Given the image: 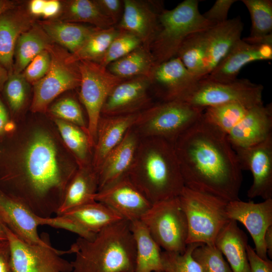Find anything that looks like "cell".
<instances>
[{
    "label": "cell",
    "mask_w": 272,
    "mask_h": 272,
    "mask_svg": "<svg viewBox=\"0 0 272 272\" xmlns=\"http://www.w3.org/2000/svg\"><path fill=\"white\" fill-rule=\"evenodd\" d=\"M174 146L185 186L227 202L240 199L242 170L226 133L201 116Z\"/></svg>",
    "instance_id": "cell-1"
},
{
    "label": "cell",
    "mask_w": 272,
    "mask_h": 272,
    "mask_svg": "<svg viewBox=\"0 0 272 272\" xmlns=\"http://www.w3.org/2000/svg\"><path fill=\"white\" fill-rule=\"evenodd\" d=\"M58 156L49 134L37 131L25 149L23 165L0 177V180L11 188L8 194L41 217L57 214L67 185L78 168H63Z\"/></svg>",
    "instance_id": "cell-2"
},
{
    "label": "cell",
    "mask_w": 272,
    "mask_h": 272,
    "mask_svg": "<svg viewBox=\"0 0 272 272\" xmlns=\"http://www.w3.org/2000/svg\"><path fill=\"white\" fill-rule=\"evenodd\" d=\"M127 175L152 205L178 197L185 186L174 143L161 138L141 139Z\"/></svg>",
    "instance_id": "cell-3"
},
{
    "label": "cell",
    "mask_w": 272,
    "mask_h": 272,
    "mask_svg": "<svg viewBox=\"0 0 272 272\" xmlns=\"http://www.w3.org/2000/svg\"><path fill=\"white\" fill-rule=\"evenodd\" d=\"M66 253L75 255L72 272H134L136 248L130 222L119 221L91 239L79 237Z\"/></svg>",
    "instance_id": "cell-4"
},
{
    "label": "cell",
    "mask_w": 272,
    "mask_h": 272,
    "mask_svg": "<svg viewBox=\"0 0 272 272\" xmlns=\"http://www.w3.org/2000/svg\"><path fill=\"white\" fill-rule=\"evenodd\" d=\"M199 2L185 0L173 9L162 10L159 12L158 30L150 45L155 67L176 56L181 44L189 35L206 31L214 25L200 13Z\"/></svg>",
    "instance_id": "cell-5"
},
{
    "label": "cell",
    "mask_w": 272,
    "mask_h": 272,
    "mask_svg": "<svg viewBox=\"0 0 272 272\" xmlns=\"http://www.w3.org/2000/svg\"><path fill=\"white\" fill-rule=\"evenodd\" d=\"M178 197L187 222V244L215 245L219 234L230 221L226 212L228 202L186 186Z\"/></svg>",
    "instance_id": "cell-6"
},
{
    "label": "cell",
    "mask_w": 272,
    "mask_h": 272,
    "mask_svg": "<svg viewBox=\"0 0 272 272\" xmlns=\"http://www.w3.org/2000/svg\"><path fill=\"white\" fill-rule=\"evenodd\" d=\"M204 109L179 100L161 102L141 112L132 128L141 139L158 138L174 143L201 118Z\"/></svg>",
    "instance_id": "cell-7"
},
{
    "label": "cell",
    "mask_w": 272,
    "mask_h": 272,
    "mask_svg": "<svg viewBox=\"0 0 272 272\" xmlns=\"http://www.w3.org/2000/svg\"><path fill=\"white\" fill-rule=\"evenodd\" d=\"M140 220L164 251L182 253L185 250L188 226L178 197L153 204Z\"/></svg>",
    "instance_id": "cell-8"
},
{
    "label": "cell",
    "mask_w": 272,
    "mask_h": 272,
    "mask_svg": "<svg viewBox=\"0 0 272 272\" xmlns=\"http://www.w3.org/2000/svg\"><path fill=\"white\" fill-rule=\"evenodd\" d=\"M51 61L46 75L33 85L31 110L44 112L60 94L80 86L81 76L77 62L70 60L71 53L53 43L48 48Z\"/></svg>",
    "instance_id": "cell-9"
},
{
    "label": "cell",
    "mask_w": 272,
    "mask_h": 272,
    "mask_svg": "<svg viewBox=\"0 0 272 272\" xmlns=\"http://www.w3.org/2000/svg\"><path fill=\"white\" fill-rule=\"evenodd\" d=\"M77 63L81 76L79 98L87 113L88 134L93 149L104 103L112 90L124 80L97 62L82 60Z\"/></svg>",
    "instance_id": "cell-10"
},
{
    "label": "cell",
    "mask_w": 272,
    "mask_h": 272,
    "mask_svg": "<svg viewBox=\"0 0 272 272\" xmlns=\"http://www.w3.org/2000/svg\"><path fill=\"white\" fill-rule=\"evenodd\" d=\"M263 90L262 85L247 79L219 83L202 78L181 101L203 109L231 102L254 106L263 103Z\"/></svg>",
    "instance_id": "cell-11"
},
{
    "label": "cell",
    "mask_w": 272,
    "mask_h": 272,
    "mask_svg": "<svg viewBox=\"0 0 272 272\" xmlns=\"http://www.w3.org/2000/svg\"><path fill=\"white\" fill-rule=\"evenodd\" d=\"M9 243L12 272H72L71 262L61 257L66 251L46 244H29L4 225Z\"/></svg>",
    "instance_id": "cell-12"
},
{
    "label": "cell",
    "mask_w": 272,
    "mask_h": 272,
    "mask_svg": "<svg viewBox=\"0 0 272 272\" xmlns=\"http://www.w3.org/2000/svg\"><path fill=\"white\" fill-rule=\"evenodd\" d=\"M234 150L241 169L249 170L252 175L248 197L272 198V135L255 146Z\"/></svg>",
    "instance_id": "cell-13"
},
{
    "label": "cell",
    "mask_w": 272,
    "mask_h": 272,
    "mask_svg": "<svg viewBox=\"0 0 272 272\" xmlns=\"http://www.w3.org/2000/svg\"><path fill=\"white\" fill-rule=\"evenodd\" d=\"M94 199L107 205L129 222L141 220L152 205L127 175L98 190Z\"/></svg>",
    "instance_id": "cell-14"
},
{
    "label": "cell",
    "mask_w": 272,
    "mask_h": 272,
    "mask_svg": "<svg viewBox=\"0 0 272 272\" xmlns=\"http://www.w3.org/2000/svg\"><path fill=\"white\" fill-rule=\"evenodd\" d=\"M151 79L141 76L124 80L110 92L102 107L101 116L125 115L140 113L152 106L148 89Z\"/></svg>",
    "instance_id": "cell-15"
},
{
    "label": "cell",
    "mask_w": 272,
    "mask_h": 272,
    "mask_svg": "<svg viewBox=\"0 0 272 272\" xmlns=\"http://www.w3.org/2000/svg\"><path fill=\"white\" fill-rule=\"evenodd\" d=\"M227 215L230 220L242 223L250 234L256 253L268 259L263 238L267 229L272 226V198L259 203L240 199L228 202Z\"/></svg>",
    "instance_id": "cell-16"
},
{
    "label": "cell",
    "mask_w": 272,
    "mask_h": 272,
    "mask_svg": "<svg viewBox=\"0 0 272 272\" xmlns=\"http://www.w3.org/2000/svg\"><path fill=\"white\" fill-rule=\"evenodd\" d=\"M42 218L0 189V219L20 239L29 244L48 243L38 232V227L42 226Z\"/></svg>",
    "instance_id": "cell-17"
},
{
    "label": "cell",
    "mask_w": 272,
    "mask_h": 272,
    "mask_svg": "<svg viewBox=\"0 0 272 272\" xmlns=\"http://www.w3.org/2000/svg\"><path fill=\"white\" fill-rule=\"evenodd\" d=\"M198 81L177 56L157 65L151 77L152 85L162 102L182 100Z\"/></svg>",
    "instance_id": "cell-18"
},
{
    "label": "cell",
    "mask_w": 272,
    "mask_h": 272,
    "mask_svg": "<svg viewBox=\"0 0 272 272\" xmlns=\"http://www.w3.org/2000/svg\"><path fill=\"white\" fill-rule=\"evenodd\" d=\"M272 59V42L251 44L242 38L206 78L219 83H230L237 79L241 69L247 64Z\"/></svg>",
    "instance_id": "cell-19"
},
{
    "label": "cell",
    "mask_w": 272,
    "mask_h": 272,
    "mask_svg": "<svg viewBox=\"0 0 272 272\" xmlns=\"http://www.w3.org/2000/svg\"><path fill=\"white\" fill-rule=\"evenodd\" d=\"M272 135V104L251 107L227 134L233 149L257 145Z\"/></svg>",
    "instance_id": "cell-20"
},
{
    "label": "cell",
    "mask_w": 272,
    "mask_h": 272,
    "mask_svg": "<svg viewBox=\"0 0 272 272\" xmlns=\"http://www.w3.org/2000/svg\"><path fill=\"white\" fill-rule=\"evenodd\" d=\"M140 140L141 138L132 127L122 141L107 155L97 171L98 190L127 175L134 161Z\"/></svg>",
    "instance_id": "cell-21"
},
{
    "label": "cell",
    "mask_w": 272,
    "mask_h": 272,
    "mask_svg": "<svg viewBox=\"0 0 272 272\" xmlns=\"http://www.w3.org/2000/svg\"><path fill=\"white\" fill-rule=\"evenodd\" d=\"M243 29V23L241 18L237 16L214 25L205 31L207 51L205 77L241 39Z\"/></svg>",
    "instance_id": "cell-22"
},
{
    "label": "cell",
    "mask_w": 272,
    "mask_h": 272,
    "mask_svg": "<svg viewBox=\"0 0 272 272\" xmlns=\"http://www.w3.org/2000/svg\"><path fill=\"white\" fill-rule=\"evenodd\" d=\"M34 18L23 6H16L0 16V62L9 74L13 72L17 40L35 23Z\"/></svg>",
    "instance_id": "cell-23"
},
{
    "label": "cell",
    "mask_w": 272,
    "mask_h": 272,
    "mask_svg": "<svg viewBox=\"0 0 272 272\" xmlns=\"http://www.w3.org/2000/svg\"><path fill=\"white\" fill-rule=\"evenodd\" d=\"M123 12L116 27L140 39L150 48L158 30V14L147 3L137 0L123 1Z\"/></svg>",
    "instance_id": "cell-24"
},
{
    "label": "cell",
    "mask_w": 272,
    "mask_h": 272,
    "mask_svg": "<svg viewBox=\"0 0 272 272\" xmlns=\"http://www.w3.org/2000/svg\"><path fill=\"white\" fill-rule=\"evenodd\" d=\"M141 112L125 115L101 116L92 159V165L97 171L107 155L133 127Z\"/></svg>",
    "instance_id": "cell-25"
},
{
    "label": "cell",
    "mask_w": 272,
    "mask_h": 272,
    "mask_svg": "<svg viewBox=\"0 0 272 272\" xmlns=\"http://www.w3.org/2000/svg\"><path fill=\"white\" fill-rule=\"evenodd\" d=\"M248 238L238 226L230 220L217 237L215 245L226 257L232 272H251L247 247Z\"/></svg>",
    "instance_id": "cell-26"
},
{
    "label": "cell",
    "mask_w": 272,
    "mask_h": 272,
    "mask_svg": "<svg viewBox=\"0 0 272 272\" xmlns=\"http://www.w3.org/2000/svg\"><path fill=\"white\" fill-rule=\"evenodd\" d=\"M98 172L92 164L78 167L65 188L62 200L56 215L95 200L98 190Z\"/></svg>",
    "instance_id": "cell-27"
},
{
    "label": "cell",
    "mask_w": 272,
    "mask_h": 272,
    "mask_svg": "<svg viewBox=\"0 0 272 272\" xmlns=\"http://www.w3.org/2000/svg\"><path fill=\"white\" fill-rule=\"evenodd\" d=\"M51 41L71 53L75 52L98 28L58 19L38 23Z\"/></svg>",
    "instance_id": "cell-28"
},
{
    "label": "cell",
    "mask_w": 272,
    "mask_h": 272,
    "mask_svg": "<svg viewBox=\"0 0 272 272\" xmlns=\"http://www.w3.org/2000/svg\"><path fill=\"white\" fill-rule=\"evenodd\" d=\"M62 214L92 234H96L109 225L124 219L112 208L96 200L77 207Z\"/></svg>",
    "instance_id": "cell-29"
},
{
    "label": "cell",
    "mask_w": 272,
    "mask_h": 272,
    "mask_svg": "<svg viewBox=\"0 0 272 272\" xmlns=\"http://www.w3.org/2000/svg\"><path fill=\"white\" fill-rule=\"evenodd\" d=\"M135 243L136 258L134 272L163 271L161 249L140 220L130 222Z\"/></svg>",
    "instance_id": "cell-30"
},
{
    "label": "cell",
    "mask_w": 272,
    "mask_h": 272,
    "mask_svg": "<svg viewBox=\"0 0 272 272\" xmlns=\"http://www.w3.org/2000/svg\"><path fill=\"white\" fill-rule=\"evenodd\" d=\"M53 43L40 25L35 23L23 32L17 40L14 52L15 61L13 72L22 73L36 55L47 50Z\"/></svg>",
    "instance_id": "cell-31"
},
{
    "label": "cell",
    "mask_w": 272,
    "mask_h": 272,
    "mask_svg": "<svg viewBox=\"0 0 272 272\" xmlns=\"http://www.w3.org/2000/svg\"><path fill=\"white\" fill-rule=\"evenodd\" d=\"M155 67L150 48L141 45L123 57L110 63L107 69L122 80L144 76L151 77Z\"/></svg>",
    "instance_id": "cell-32"
},
{
    "label": "cell",
    "mask_w": 272,
    "mask_h": 272,
    "mask_svg": "<svg viewBox=\"0 0 272 272\" xmlns=\"http://www.w3.org/2000/svg\"><path fill=\"white\" fill-rule=\"evenodd\" d=\"M61 4L59 20L76 23H89L100 29H107L114 25L102 12L95 1L69 0Z\"/></svg>",
    "instance_id": "cell-33"
},
{
    "label": "cell",
    "mask_w": 272,
    "mask_h": 272,
    "mask_svg": "<svg viewBox=\"0 0 272 272\" xmlns=\"http://www.w3.org/2000/svg\"><path fill=\"white\" fill-rule=\"evenodd\" d=\"M251 20L249 35L242 39L251 44L272 42V1L242 0Z\"/></svg>",
    "instance_id": "cell-34"
},
{
    "label": "cell",
    "mask_w": 272,
    "mask_h": 272,
    "mask_svg": "<svg viewBox=\"0 0 272 272\" xmlns=\"http://www.w3.org/2000/svg\"><path fill=\"white\" fill-rule=\"evenodd\" d=\"M66 146L74 155L78 167L92 164L93 149L88 133L79 126L54 118Z\"/></svg>",
    "instance_id": "cell-35"
},
{
    "label": "cell",
    "mask_w": 272,
    "mask_h": 272,
    "mask_svg": "<svg viewBox=\"0 0 272 272\" xmlns=\"http://www.w3.org/2000/svg\"><path fill=\"white\" fill-rule=\"evenodd\" d=\"M206 31L189 35L182 43L176 55L197 80L205 76Z\"/></svg>",
    "instance_id": "cell-36"
},
{
    "label": "cell",
    "mask_w": 272,
    "mask_h": 272,
    "mask_svg": "<svg viewBox=\"0 0 272 272\" xmlns=\"http://www.w3.org/2000/svg\"><path fill=\"white\" fill-rule=\"evenodd\" d=\"M120 32V30L114 26L97 28L75 52L71 53L70 60L73 62L82 60L98 62Z\"/></svg>",
    "instance_id": "cell-37"
},
{
    "label": "cell",
    "mask_w": 272,
    "mask_h": 272,
    "mask_svg": "<svg viewBox=\"0 0 272 272\" xmlns=\"http://www.w3.org/2000/svg\"><path fill=\"white\" fill-rule=\"evenodd\" d=\"M252 107L239 102L210 106L204 109L202 118L227 134Z\"/></svg>",
    "instance_id": "cell-38"
},
{
    "label": "cell",
    "mask_w": 272,
    "mask_h": 272,
    "mask_svg": "<svg viewBox=\"0 0 272 272\" xmlns=\"http://www.w3.org/2000/svg\"><path fill=\"white\" fill-rule=\"evenodd\" d=\"M201 243L187 245L182 253L162 251L163 271L165 272H202L199 264L192 256L193 249Z\"/></svg>",
    "instance_id": "cell-39"
},
{
    "label": "cell",
    "mask_w": 272,
    "mask_h": 272,
    "mask_svg": "<svg viewBox=\"0 0 272 272\" xmlns=\"http://www.w3.org/2000/svg\"><path fill=\"white\" fill-rule=\"evenodd\" d=\"M192 256L202 272H232L223 254L215 245L200 244L193 249Z\"/></svg>",
    "instance_id": "cell-40"
},
{
    "label": "cell",
    "mask_w": 272,
    "mask_h": 272,
    "mask_svg": "<svg viewBox=\"0 0 272 272\" xmlns=\"http://www.w3.org/2000/svg\"><path fill=\"white\" fill-rule=\"evenodd\" d=\"M142 45L141 41L136 36L120 30L97 63L107 67L110 63L123 57Z\"/></svg>",
    "instance_id": "cell-41"
},
{
    "label": "cell",
    "mask_w": 272,
    "mask_h": 272,
    "mask_svg": "<svg viewBox=\"0 0 272 272\" xmlns=\"http://www.w3.org/2000/svg\"><path fill=\"white\" fill-rule=\"evenodd\" d=\"M49 112L54 118L76 125L88 133L87 124L82 109L75 99L65 97L59 100L51 106Z\"/></svg>",
    "instance_id": "cell-42"
},
{
    "label": "cell",
    "mask_w": 272,
    "mask_h": 272,
    "mask_svg": "<svg viewBox=\"0 0 272 272\" xmlns=\"http://www.w3.org/2000/svg\"><path fill=\"white\" fill-rule=\"evenodd\" d=\"M28 82L22 74L13 72L5 83V92L13 111H19L24 106L27 96Z\"/></svg>",
    "instance_id": "cell-43"
},
{
    "label": "cell",
    "mask_w": 272,
    "mask_h": 272,
    "mask_svg": "<svg viewBox=\"0 0 272 272\" xmlns=\"http://www.w3.org/2000/svg\"><path fill=\"white\" fill-rule=\"evenodd\" d=\"M50 61V55L47 49L36 55L27 65L22 74L28 83L33 85L46 75L49 69Z\"/></svg>",
    "instance_id": "cell-44"
},
{
    "label": "cell",
    "mask_w": 272,
    "mask_h": 272,
    "mask_svg": "<svg viewBox=\"0 0 272 272\" xmlns=\"http://www.w3.org/2000/svg\"><path fill=\"white\" fill-rule=\"evenodd\" d=\"M43 226L64 229L79 235V237L91 239L96 234L89 233L80 227L77 223L66 216L61 214L52 217H43Z\"/></svg>",
    "instance_id": "cell-45"
},
{
    "label": "cell",
    "mask_w": 272,
    "mask_h": 272,
    "mask_svg": "<svg viewBox=\"0 0 272 272\" xmlns=\"http://www.w3.org/2000/svg\"><path fill=\"white\" fill-rule=\"evenodd\" d=\"M236 0H217L213 6L205 13L204 18L214 25L223 23L228 20V12Z\"/></svg>",
    "instance_id": "cell-46"
},
{
    "label": "cell",
    "mask_w": 272,
    "mask_h": 272,
    "mask_svg": "<svg viewBox=\"0 0 272 272\" xmlns=\"http://www.w3.org/2000/svg\"><path fill=\"white\" fill-rule=\"evenodd\" d=\"M95 2L102 12L113 22L114 25L119 22L123 12V1L96 0Z\"/></svg>",
    "instance_id": "cell-47"
},
{
    "label": "cell",
    "mask_w": 272,
    "mask_h": 272,
    "mask_svg": "<svg viewBox=\"0 0 272 272\" xmlns=\"http://www.w3.org/2000/svg\"><path fill=\"white\" fill-rule=\"evenodd\" d=\"M247 252L251 272H272V261L269 258H260L256 253L254 248L249 244Z\"/></svg>",
    "instance_id": "cell-48"
},
{
    "label": "cell",
    "mask_w": 272,
    "mask_h": 272,
    "mask_svg": "<svg viewBox=\"0 0 272 272\" xmlns=\"http://www.w3.org/2000/svg\"><path fill=\"white\" fill-rule=\"evenodd\" d=\"M0 272H12L10 249L8 240L0 241Z\"/></svg>",
    "instance_id": "cell-49"
},
{
    "label": "cell",
    "mask_w": 272,
    "mask_h": 272,
    "mask_svg": "<svg viewBox=\"0 0 272 272\" xmlns=\"http://www.w3.org/2000/svg\"><path fill=\"white\" fill-rule=\"evenodd\" d=\"M62 4L58 0H45L42 17L45 19H53L61 12Z\"/></svg>",
    "instance_id": "cell-50"
},
{
    "label": "cell",
    "mask_w": 272,
    "mask_h": 272,
    "mask_svg": "<svg viewBox=\"0 0 272 272\" xmlns=\"http://www.w3.org/2000/svg\"><path fill=\"white\" fill-rule=\"evenodd\" d=\"M9 123L7 111L0 99V138L4 136L9 131Z\"/></svg>",
    "instance_id": "cell-51"
},
{
    "label": "cell",
    "mask_w": 272,
    "mask_h": 272,
    "mask_svg": "<svg viewBox=\"0 0 272 272\" xmlns=\"http://www.w3.org/2000/svg\"><path fill=\"white\" fill-rule=\"evenodd\" d=\"M45 0H32L28 5V9L33 17L42 16Z\"/></svg>",
    "instance_id": "cell-52"
},
{
    "label": "cell",
    "mask_w": 272,
    "mask_h": 272,
    "mask_svg": "<svg viewBox=\"0 0 272 272\" xmlns=\"http://www.w3.org/2000/svg\"><path fill=\"white\" fill-rule=\"evenodd\" d=\"M264 244L266 250L267 256L272 258V226L269 227L264 235Z\"/></svg>",
    "instance_id": "cell-53"
},
{
    "label": "cell",
    "mask_w": 272,
    "mask_h": 272,
    "mask_svg": "<svg viewBox=\"0 0 272 272\" xmlns=\"http://www.w3.org/2000/svg\"><path fill=\"white\" fill-rule=\"evenodd\" d=\"M16 6V3L13 1L0 0V16L6 11Z\"/></svg>",
    "instance_id": "cell-54"
},
{
    "label": "cell",
    "mask_w": 272,
    "mask_h": 272,
    "mask_svg": "<svg viewBox=\"0 0 272 272\" xmlns=\"http://www.w3.org/2000/svg\"><path fill=\"white\" fill-rule=\"evenodd\" d=\"M9 73L0 62V88L6 83Z\"/></svg>",
    "instance_id": "cell-55"
},
{
    "label": "cell",
    "mask_w": 272,
    "mask_h": 272,
    "mask_svg": "<svg viewBox=\"0 0 272 272\" xmlns=\"http://www.w3.org/2000/svg\"><path fill=\"white\" fill-rule=\"evenodd\" d=\"M7 235L5 230L4 224L0 219V241L6 240Z\"/></svg>",
    "instance_id": "cell-56"
},
{
    "label": "cell",
    "mask_w": 272,
    "mask_h": 272,
    "mask_svg": "<svg viewBox=\"0 0 272 272\" xmlns=\"http://www.w3.org/2000/svg\"><path fill=\"white\" fill-rule=\"evenodd\" d=\"M157 272H165V271H157Z\"/></svg>",
    "instance_id": "cell-57"
}]
</instances>
